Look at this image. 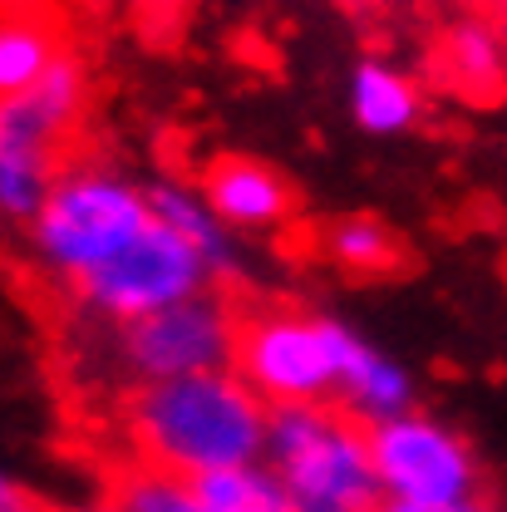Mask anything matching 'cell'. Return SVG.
Here are the masks:
<instances>
[{
  "mask_svg": "<svg viewBox=\"0 0 507 512\" xmlns=\"http://www.w3.org/2000/svg\"><path fill=\"white\" fill-rule=\"evenodd\" d=\"M69 512H114V503L109 498H94V503H79V508H69Z\"/></svg>",
  "mask_w": 507,
  "mask_h": 512,
  "instance_id": "cell-20",
  "label": "cell"
},
{
  "mask_svg": "<svg viewBox=\"0 0 507 512\" xmlns=\"http://www.w3.org/2000/svg\"><path fill=\"white\" fill-rule=\"evenodd\" d=\"M370 444V468L380 483V498L389 503H419V508H453L473 503L483 493V463L473 444L419 409L384 419L365 429Z\"/></svg>",
  "mask_w": 507,
  "mask_h": 512,
  "instance_id": "cell-5",
  "label": "cell"
},
{
  "mask_svg": "<svg viewBox=\"0 0 507 512\" xmlns=\"http://www.w3.org/2000/svg\"><path fill=\"white\" fill-rule=\"evenodd\" d=\"M375 512H488V508H483V498H473V503H453V508H419V503H389V498H380V508Z\"/></svg>",
  "mask_w": 507,
  "mask_h": 512,
  "instance_id": "cell-18",
  "label": "cell"
},
{
  "mask_svg": "<svg viewBox=\"0 0 507 512\" xmlns=\"http://www.w3.org/2000/svg\"><path fill=\"white\" fill-rule=\"evenodd\" d=\"M202 202L207 212L237 237V232H271L291 217L296 207V192L291 183L261 163V158H242V153H227L217 163H207L202 173Z\"/></svg>",
  "mask_w": 507,
  "mask_h": 512,
  "instance_id": "cell-10",
  "label": "cell"
},
{
  "mask_svg": "<svg viewBox=\"0 0 507 512\" xmlns=\"http://www.w3.org/2000/svg\"><path fill=\"white\" fill-rule=\"evenodd\" d=\"M60 55L64 40L50 20L25 15V10L0 15V99H15L30 84H40Z\"/></svg>",
  "mask_w": 507,
  "mask_h": 512,
  "instance_id": "cell-14",
  "label": "cell"
},
{
  "mask_svg": "<svg viewBox=\"0 0 507 512\" xmlns=\"http://www.w3.org/2000/svg\"><path fill=\"white\" fill-rule=\"evenodd\" d=\"M0 512H35V503H30V493L0 468Z\"/></svg>",
  "mask_w": 507,
  "mask_h": 512,
  "instance_id": "cell-17",
  "label": "cell"
},
{
  "mask_svg": "<svg viewBox=\"0 0 507 512\" xmlns=\"http://www.w3.org/2000/svg\"><path fill=\"white\" fill-rule=\"evenodd\" d=\"M439 60L453 89L473 94V99H498L507 74V45L503 30L488 15H458L439 40Z\"/></svg>",
  "mask_w": 507,
  "mask_h": 512,
  "instance_id": "cell-13",
  "label": "cell"
},
{
  "mask_svg": "<svg viewBox=\"0 0 507 512\" xmlns=\"http://www.w3.org/2000/svg\"><path fill=\"white\" fill-rule=\"evenodd\" d=\"M148 207H153V217H158L173 237L188 242L192 256L207 266L212 281L242 271V247H237V237L207 212V202H202L197 188H183V183H153V188H148Z\"/></svg>",
  "mask_w": 507,
  "mask_h": 512,
  "instance_id": "cell-12",
  "label": "cell"
},
{
  "mask_svg": "<svg viewBox=\"0 0 507 512\" xmlns=\"http://www.w3.org/2000/svg\"><path fill=\"white\" fill-rule=\"evenodd\" d=\"M202 291H212L207 266L158 217H148L99 271H89L74 286V296L99 320H109V325H128L138 316H153L163 306L202 296Z\"/></svg>",
  "mask_w": 507,
  "mask_h": 512,
  "instance_id": "cell-7",
  "label": "cell"
},
{
  "mask_svg": "<svg viewBox=\"0 0 507 512\" xmlns=\"http://www.w3.org/2000/svg\"><path fill=\"white\" fill-rule=\"evenodd\" d=\"M153 217L148 188L133 183L114 163H69L55 173L45 202L25 222L30 252L45 276L60 286H79L89 271H99L128 237Z\"/></svg>",
  "mask_w": 507,
  "mask_h": 512,
  "instance_id": "cell-3",
  "label": "cell"
},
{
  "mask_svg": "<svg viewBox=\"0 0 507 512\" xmlns=\"http://www.w3.org/2000/svg\"><path fill=\"white\" fill-rule=\"evenodd\" d=\"M89 69L64 50L40 84L0 99V222L25 227L60 173L64 138L84 119Z\"/></svg>",
  "mask_w": 507,
  "mask_h": 512,
  "instance_id": "cell-4",
  "label": "cell"
},
{
  "mask_svg": "<svg viewBox=\"0 0 507 512\" xmlns=\"http://www.w3.org/2000/svg\"><path fill=\"white\" fill-rule=\"evenodd\" d=\"M261 463L291 512H375L380 483L370 468L365 424L335 404L266 409Z\"/></svg>",
  "mask_w": 507,
  "mask_h": 512,
  "instance_id": "cell-2",
  "label": "cell"
},
{
  "mask_svg": "<svg viewBox=\"0 0 507 512\" xmlns=\"http://www.w3.org/2000/svg\"><path fill=\"white\" fill-rule=\"evenodd\" d=\"M128 439L143 468L192 483L217 468L261 463L266 404L232 370L138 384L128 399Z\"/></svg>",
  "mask_w": 507,
  "mask_h": 512,
  "instance_id": "cell-1",
  "label": "cell"
},
{
  "mask_svg": "<svg viewBox=\"0 0 507 512\" xmlns=\"http://www.w3.org/2000/svg\"><path fill=\"white\" fill-rule=\"evenodd\" d=\"M345 104H350L355 128L370 133V138H399V133H409L419 124V114H424L419 84L404 69H394L384 60H360L350 69Z\"/></svg>",
  "mask_w": 507,
  "mask_h": 512,
  "instance_id": "cell-11",
  "label": "cell"
},
{
  "mask_svg": "<svg viewBox=\"0 0 507 512\" xmlns=\"http://www.w3.org/2000/svg\"><path fill=\"white\" fill-rule=\"evenodd\" d=\"M320 247H325V256H330L340 271H350V276H384V271H394V266L404 261L394 232L384 227L380 217H365V212L335 217V222L325 227Z\"/></svg>",
  "mask_w": 507,
  "mask_h": 512,
  "instance_id": "cell-15",
  "label": "cell"
},
{
  "mask_svg": "<svg viewBox=\"0 0 507 512\" xmlns=\"http://www.w3.org/2000/svg\"><path fill=\"white\" fill-rule=\"evenodd\" d=\"M330 355H335V394L355 424H384L414 409V375L380 345H370L355 325L330 316Z\"/></svg>",
  "mask_w": 507,
  "mask_h": 512,
  "instance_id": "cell-9",
  "label": "cell"
},
{
  "mask_svg": "<svg viewBox=\"0 0 507 512\" xmlns=\"http://www.w3.org/2000/svg\"><path fill=\"white\" fill-rule=\"evenodd\" d=\"M133 5H138L143 15H153V20H178L192 0H133Z\"/></svg>",
  "mask_w": 507,
  "mask_h": 512,
  "instance_id": "cell-19",
  "label": "cell"
},
{
  "mask_svg": "<svg viewBox=\"0 0 507 512\" xmlns=\"http://www.w3.org/2000/svg\"><path fill=\"white\" fill-rule=\"evenodd\" d=\"M237 380L266 409L281 404H330L335 394V355H330V316L306 311H256L237 320L232 365Z\"/></svg>",
  "mask_w": 507,
  "mask_h": 512,
  "instance_id": "cell-6",
  "label": "cell"
},
{
  "mask_svg": "<svg viewBox=\"0 0 507 512\" xmlns=\"http://www.w3.org/2000/svg\"><path fill=\"white\" fill-rule=\"evenodd\" d=\"M188 488H192V503H197V512H291L266 463L217 468V473L192 478Z\"/></svg>",
  "mask_w": 507,
  "mask_h": 512,
  "instance_id": "cell-16",
  "label": "cell"
},
{
  "mask_svg": "<svg viewBox=\"0 0 507 512\" xmlns=\"http://www.w3.org/2000/svg\"><path fill=\"white\" fill-rule=\"evenodd\" d=\"M232 335H237L232 306L217 291H202L178 306L119 325L114 355L133 384L188 380V375H212L232 365Z\"/></svg>",
  "mask_w": 507,
  "mask_h": 512,
  "instance_id": "cell-8",
  "label": "cell"
}]
</instances>
